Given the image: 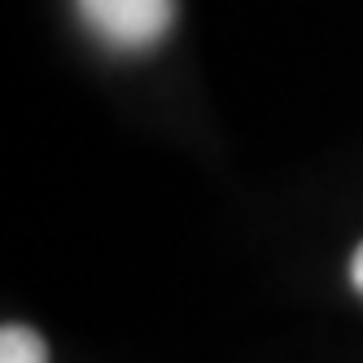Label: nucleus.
I'll list each match as a JSON object with an SVG mask.
<instances>
[{
	"label": "nucleus",
	"instance_id": "obj_1",
	"mask_svg": "<svg viewBox=\"0 0 363 363\" xmlns=\"http://www.w3.org/2000/svg\"><path fill=\"white\" fill-rule=\"evenodd\" d=\"M79 13L101 44L118 53H145L167 40L175 0H79Z\"/></svg>",
	"mask_w": 363,
	"mask_h": 363
},
{
	"label": "nucleus",
	"instance_id": "obj_3",
	"mask_svg": "<svg viewBox=\"0 0 363 363\" xmlns=\"http://www.w3.org/2000/svg\"><path fill=\"white\" fill-rule=\"evenodd\" d=\"M350 284L359 289V298H363V245L354 250V258H350Z\"/></svg>",
	"mask_w": 363,
	"mask_h": 363
},
{
	"label": "nucleus",
	"instance_id": "obj_2",
	"mask_svg": "<svg viewBox=\"0 0 363 363\" xmlns=\"http://www.w3.org/2000/svg\"><path fill=\"white\" fill-rule=\"evenodd\" d=\"M0 363H48L44 337L27 324H5L0 328Z\"/></svg>",
	"mask_w": 363,
	"mask_h": 363
}]
</instances>
